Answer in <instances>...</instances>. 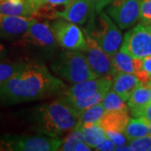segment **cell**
Returning a JSON list of instances; mask_svg holds the SVG:
<instances>
[{
	"label": "cell",
	"mask_w": 151,
	"mask_h": 151,
	"mask_svg": "<svg viewBox=\"0 0 151 151\" xmlns=\"http://www.w3.org/2000/svg\"><path fill=\"white\" fill-rule=\"evenodd\" d=\"M83 32L85 34L87 44V48L84 51L85 56L92 70L97 76V77L104 76H113L116 71L113 68L111 56L103 50L86 29Z\"/></svg>",
	"instance_id": "ba28073f"
},
{
	"label": "cell",
	"mask_w": 151,
	"mask_h": 151,
	"mask_svg": "<svg viewBox=\"0 0 151 151\" xmlns=\"http://www.w3.org/2000/svg\"><path fill=\"white\" fill-rule=\"evenodd\" d=\"M146 26H147V28L150 30V32H151V24H145Z\"/></svg>",
	"instance_id": "ab89813d"
},
{
	"label": "cell",
	"mask_w": 151,
	"mask_h": 151,
	"mask_svg": "<svg viewBox=\"0 0 151 151\" xmlns=\"http://www.w3.org/2000/svg\"><path fill=\"white\" fill-rule=\"evenodd\" d=\"M50 68L55 74L70 83L97 78L82 51L66 50L53 57Z\"/></svg>",
	"instance_id": "3957f363"
},
{
	"label": "cell",
	"mask_w": 151,
	"mask_h": 151,
	"mask_svg": "<svg viewBox=\"0 0 151 151\" xmlns=\"http://www.w3.org/2000/svg\"><path fill=\"white\" fill-rule=\"evenodd\" d=\"M129 119V111H110L105 112L98 124L104 131L124 133Z\"/></svg>",
	"instance_id": "2e32d148"
},
{
	"label": "cell",
	"mask_w": 151,
	"mask_h": 151,
	"mask_svg": "<svg viewBox=\"0 0 151 151\" xmlns=\"http://www.w3.org/2000/svg\"><path fill=\"white\" fill-rule=\"evenodd\" d=\"M92 150V148L87 145L84 141H81L78 143L74 148V151H90Z\"/></svg>",
	"instance_id": "d6a6232c"
},
{
	"label": "cell",
	"mask_w": 151,
	"mask_h": 151,
	"mask_svg": "<svg viewBox=\"0 0 151 151\" xmlns=\"http://www.w3.org/2000/svg\"><path fill=\"white\" fill-rule=\"evenodd\" d=\"M110 88H111V86H104L91 95L72 100V101H70L69 103L78 113H80L81 111L85 110L86 108L92 107L94 105H97L98 103H101L104 96L110 90Z\"/></svg>",
	"instance_id": "44dd1931"
},
{
	"label": "cell",
	"mask_w": 151,
	"mask_h": 151,
	"mask_svg": "<svg viewBox=\"0 0 151 151\" xmlns=\"http://www.w3.org/2000/svg\"><path fill=\"white\" fill-rule=\"evenodd\" d=\"M79 113L64 97L54 102L44 103L35 110L36 129L41 134L63 137L74 129Z\"/></svg>",
	"instance_id": "7a4b0ae2"
},
{
	"label": "cell",
	"mask_w": 151,
	"mask_h": 151,
	"mask_svg": "<svg viewBox=\"0 0 151 151\" xmlns=\"http://www.w3.org/2000/svg\"><path fill=\"white\" fill-rule=\"evenodd\" d=\"M143 117L145 118L148 121H150L151 122V103L147 106L145 111V113H144Z\"/></svg>",
	"instance_id": "e575fe53"
},
{
	"label": "cell",
	"mask_w": 151,
	"mask_h": 151,
	"mask_svg": "<svg viewBox=\"0 0 151 151\" xmlns=\"http://www.w3.org/2000/svg\"><path fill=\"white\" fill-rule=\"evenodd\" d=\"M150 81H151V80H150Z\"/></svg>",
	"instance_id": "7bdbcfd3"
},
{
	"label": "cell",
	"mask_w": 151,
	"mask_h": 151,
	"mask_svg": "<svg viewBox=\"0 0 151 151\" xmlns=\"http://www.w3.org/2000/svg\"><path fill=\"white\" fill-rule=\"evenodd\" d=\"M62 139L45 134L19 136L7 134L0 138V150L55 151L59 150Z\"/></svg>",
	"instance_id": "277c9868"
},
{
	"label": "cell",
	"mask_w": 151,
	"mask_h": 151,
	"mask_svg": "<svg viewBox=\"0 0 151 151\" xmlns=\"http://www.w3.org/2000/svg\"><path fill=\"white\" fill-rule=\"evenodd\" d=\"M124 134L128 140L149 135V121L144 117L129 119L125 127Z\"/></svg>",
	"instance_id": "d6986e66"
},
{
	"label": "cell",
	"mask_w": 151,
	"mask_h": 151,
	"mask_svg": "<svg viewBox=\"0 0 151 151\" xmlns=\"http://www.w3.org/2000/svg\"><path fill=\"white\" fill-rule=\"evenodd\" d=\"M37 20L35 17L9 15L0 13V32L13 36L23 35Z\"/></svg>",
	"instance_id": "4fadbf2b"
},
{
	"label": "cell",
	"mask_w": 151,
	"mask_h": 151,
	"mask_svg": "<svg viewBox=\"0 0 151 151\" xmlns=\"http://www.w3.org/2000/svg\"><path fill=\"white\" fill-rule=\"evenodd\" d=\"M149 129H150V134H149L150 135V137H151V122L150 121H149Z\"/></svg>",
	"instance_id": "f35d334b"
},
{
	"label": "cell",
	"mask_w": 151,
	"mask_h": 151,
	"mask_svg": "<svg viewBox=\"0 0 151 151\" xmlns=\"http://www.w3.org/2000/svg\"><path fill=\"white\" fill-rule=\"evenodd\" d=\"M0 13L35 18L36 10L28 0H0Z\"/></svg>",
	"instance_id": "e0dca14e"
},
{
	"label": "cell",
	"mask_w": 151,
	"mask_h": 151,
	"mask_svg": "<svg viewBox=\"0 0 151 151\" xmlns=\"http://www.w3.org/2000/svg\"><path fill=\"white\" fill-rule=\"evenodd\" d=\"M146 86L149 88V90H150V100H151V81H150L147 84H146Z\"/></svg>",
	"instance_id": "8d00e7d4"
},
{
	"label": "cell",
	"mask_w": 151,
	"mask_h": 151,
	"mask_svg": "<svg viewBox=\"0 0 151 151\" xmlns=\"http://www.w3.org/2000/svg\"><path fill=\"white\" fill-rule=\"evenodd\" d=\"M106 112L110 111H129L128 105H126L123 98L119 96L114 91H108L101 102Z\"/></svg>",
	"instance_id": "603a6c76"
},
{
	"label": "cell",
	"mask_w": 151,
	"mask_h": 151,
	"mask_svg": "<svg viewBox=\"0 0 151 151\" xmlns=\"http://www.w3.org/2000/svg\"><path fill=\"white\" fill-rule=\"evenodd\" d=\"M76 125L81 127L83 133L84 142L93 149H95L107 136L104 129L98 123L86 125H79L76 124Z\"/></svg>",
	"instance_id": "ffe728a7"
},
{
	"label": "cell",
	"mask_w": 151,
	"mask_h": 151,
	"mask_svg": "<svg viewBox=\"0 0 151 151\" xmlns=\"http://www.w3.org/2000/svg\"><path fill=\"white\" fill-rule=\"evenodd\" d=\"M108 14L122 29L134 26L140 19V0H119L110 4Z\"/></svg>",
	"instance_id": "9c48e42d"
},
{
	"label": "cell",
	"mask_w": 151,
	"mask_h": 151,
	"mask_svg": "<svg viewBox=\"0 0 151 151\" xmlns=\"http://www.w3.org/2000/svg\"><path fill=\"white\" fill-rule=\"evenodd\" d=\"M150 103V90L147 86L142 85L133 92L128 100L129 111L134 118L143 117L147 106Z\"/></svg>",
	"instance_id": "9a60e30c"
},
{
	"label": "cell",
	"mask_w": 151,
	"mask_h": 151,
	"mask_svg": "<svg viewBox=\"0 0 151 151\" xmlns=\"http://www.w3.org/2000/svg\"><path fill=\"white\" fill-rule=\"evenodd\" d=\"M106 135L113 141L116 147L124 145L127 144V138L125 137L124 133L122 132H115V131H105Z\"/></svg>",
	"instance_id": "f1b7e54d"
},
{
	"label": "cell",
	"mask_w": 151,
	"mask_h": 151,
	"mask_svg": "<svg viewBox=\"0 0 151 151\" xmlns=\"http://www.w3.org/2000/svg\"><path fill=\"white\" fill-rule=\"evenodd\" d=\"M112 58L115 71H121L130 74H136L141 67V59L134 58L122 50H118Z\"/></svg>",
	"instance_id": "ac0fdd59"
},
{
	"label": "cell",
	"mask_w": 151,
	"mask_h": 151,
	"mask_svg": "<svg viewBox=\"0 0 151 151\" xmlns=\"http://www.w3.org/2000/svg\"><path fill=\"white\" fill-rule=\"evenodd\" d=\"M65 84L40 63H25L16 74L0 85V104L12 105L63 94Z\"/></svg>",
	"instance_id": "6da1fadb"
},
{
	"label": "cell",
	"mask_w": 151,
	"mask_h": 151,
	"mask_svg": "<svg viewBox=\"0 0 151 151\" xmlns=\"http://www.w3.org/2000/svg\"><path fill=\"white\" fill-rule=\"evenodd\" d=\"M56 40L50 24L48 22H35L22 35L19 44L23 46L33 45L36 47H52Z\"/></svg>",
	"instance_id": "30bf717a"
},
{
	"label": "cell",
	"mask_w": 151,
	"mask_h": 151,
	"mask_svg": "<svg viewBox=\"0 0 151 151\" xmlns=\"http://www.w3.org/2000/svg\"><path fill=\"white\" fill-rule=\"evenodd\" d=\"M71 0H45V4L49 5L57 8V7H64L67 5Z\"/></svg>",
	"instance_id": "1f68e13d"
},
{
	"label": "cell",
	"mask_w": 151,
	"mask_h": 151,
	"mask_svg": "<svg viewBox=\"0 0 151 151\" xmlns=\"http://www.w3.org/2000/svg\"><path fill=\"white\" fill-rule=\"evenodd\" d=\"M4 45L2 43H0V55H2V53L4 52Z\"/></svg>",
	"instance_id": "74e56055"
},
{
	"label": "cell",
	"mask_w": 151,
	"mask_h": 151,
	"mask_svg": "<svg viewBox=\"0 0 151 151\" xmlns=\"http://www.w3.org/2000/svg\"><path fill=\"white\" fill-rule=\"evenodd\" d=\"M148 150H149V151H151V145L150 146L149 148H148Z\"/></svg>",
	"instance_id": "60d3db41"
},
{
	"label": "cell",
	"mask_w": 151,
	"mask_h": 151,
	"mask_svg": "<svg viewBox=\"0 0 151 151\" xmlns=\"http://www.w3.org/2000/svg\"><path fill=\"white\" fill-rule=\"evenodd\" d=\"M96 40L103 50L111 57L119 50L122 44V34L118 25L113 23L108 14L100 12L98 14L97 24L92 29H86Z\"/></svg>",
	"instance_id": "5b68a950"
},
{
	"label": "cell",
	"mask_w": 151,
	"mask_h": 151,
	"mask_svg": "<svg viewBox=\"0 0 151 151\" xmlns=\"http://www.w3.org/2000/svg\"><path fill=\"white\" fill-rule=\"evenodd\" d=\"M32 6L34 7V9L36 10H37L40 8V7H42L44 4H45V0H28Z\"/></svg>",
	"instance_id": "836d02e7"
},
{
	"label": "cell",
	"mask_w": 151,
	"mask_h": 151,
	"mask_svg": "<svg viewBox=\"0 0 151 151\" xmlns=\"http://www.w3.org/2000/svg\"><path fill=\"white\" fill-rule=\"evenodd\" d=\"M116 146L113 144V141L111 140L108 136H106L103 139V140L95 148V150L100 151H110L114 150Z\"/></svg>",
	"instance_id": "f546056e"
},
{
	"label": "cell",
	"mask_w": 151,
	"mask_h": 151,
	"mask_svg": "<svg viewBox=\"0 0 151 151\" xmlns=\"http://www.w3.org/2000/svg\"><path fill=\"white\" fill-rule=\"evenodd\" d=\"M113 76H104L95 79H89L86 81L74 83L69 88H66L63 93V97L68 102L86 97L96 92L104 86H112Z\"/></svg>",
	"instance_id": "7c38bea8"
},
{
	"label": "cell",
	"mask_w": 151,
	"mask_h": 151,
	"mask_svg": "<svg viewBox=\"0 0 151 151\" xmlns=\"http://www.w3.org/2000/svg\"><path fill=\"white\" fill-rule=\"evenodd\" d=\"M140 19L145 24H151V0H140Z\"/></svg>",
	"instance_id": "83f0119b"
},
{
	"label": "cell",
	"mask_w": 151,
	"mask_h": 151,
	"mask_svg": "<svg viewBox=\"0 0 151 151\" xmlns=\"http://www.w3.org/2000/svg\"><path fill=\"white\" fill-rule=\"evenodd\" d=\"M119 0H94V9L97 14L102 12L104 8L108 7L113 3Z\"/></svg>",
	"instance_id": "4dcf8cb0"
},
{
	"label": "cell",
	"mask_w": 151,
	"mask_h": 151,
	"mask_svg": "<svg viewBox=\"0 0 151 151\" xmlns=\"http://www.w3.org/2000/svg\"><path fill=\"white\" fill-rule=\"evenodd\" d=\"M50 27L56 43L61 47L82 52L87 48L85 34L77 24L65 19L57 18L55 19Z\"/></svg>",
	"instance_id": "8992f818"
},
{
	"label": "cell",
	"mask_w": 151,
	"mask_h": 151,
	"mask_svg": "<svg viewBox=\"0 0 151 151\" xmlns=\"http://www.w3.org/2000/svg\"><path fill=\"white\" fill-rule=\"evenodd\" d=\"M114 150H126V151H133L132 147L129 145H124L119 146V147H116Z\"/></svg>",
	"instance_id": "d590c367"
},
{
	"label": "cell",
	"mask_w": 151,
	"mask_h": 151,
	"mask_svg": "<svg viewBox=\"0 0 151 151\" xmlns=\"http://www.w3.org/2000/svg\"><path fill=\"white\" fill-rule=\"evenodd\" d=\"M138 79L145 85L151 80V55L141 59V67L135 74Z\"/></svg>",
	"instance_id": "484cf974"
},
{
	"label": "cell",
	"mask_w": 151,
	"mask_h": 151,
	"mask_svg": "<svg viewBox=\"0 0 151 151\" xmlns=\"http://www.w3.org/2000/svg\"><path fill=\"white\" fill-rule=\"evenodd\" d=\"M105 112L106 111L104 110L103 105L101 103H98L97 105H94L81 111L79 113L78 121L76 124L79 125H86L98 123Z\"/></svg>",
	"instance_id": "7402d4cb"
},
{
	"label": "cell",
	"mask_w": 151,
	"mask_h": 151,
	"mask_svg": "<svg viewBox=\"0 0 151 151\" xmlns=\"http://www.w3.org/2000/svg\"><path fill=\"white\" fill-rule=\"evenodd\" d=\"M129 145L132 147L133 150H148V148L151 145L150 135H146L141 138L129 140Z\"/></svg>",
	"instance_id": "4316f807"
},
{
	"label": "cell",
	"mask_w": 151,
	"mask_h": 151,
	"mask_svg": "<svg viewBox=\"0 0 151 151\" xmlns=\"http://www.w3.org/2000/svg\"><path fill=\"white\" fill-rule=\"evenodd\" d=\"M24 64L22 62H0V85L16 74Z\"/></svg>",
	"instance_id": "d4e9b609"
},
{
	"label": "cell",
	"mask_w": 151,
	"mask_h": 151,
	"mask_svg": "<svg viewBox=\"0 0 151 151\" xmlns=\"http://www.w3.org/2000/svg\"><path fill=\"white\" fill-rule=\"evenodd\" d=\"M93 9L94 4L89 0H71L62 10L57 12L56 19L62 18L82 25L91 20Z\"/></svg>",
	"instance_id": "8fae6325"
},
{
	"label": "cell",
	"mask_w": 151,
	"mask_h": 151,
	"mask_svg": "<svg viewBox=\"0 0 151 151\" xmlns=\"http://www.w3.org/2000/svg\"><path fill=\"white\" fill-rule=\"evenodd\" d=\"M121 50L139 59L151 55V32L145 24L140 22L125 34Z\"/></svg>",
	"instance_id": "52a82bcc"
},
{
	"label": "cell",
	"mask_w": 151,
	"mask_h": 151,
	"mask_svg": "<svg viewBox=\"0 0 151 151\" xmlns=\"http://www.w3.org/2000/svg\"><path fill=\"white\" fill-rule=\"evenodd\" d=\"M143 85L134 74L117 71L113 76L112 90L123 98L124 102L128 101L135 90Z\"/></svg>",
	"instance_id": "5bb4252c"
},
{
	"label": "cell",
	"mask_w": 151,
	"mask_h": 151,
	"mask_svg": "<svg viewBox=\"0 0 151 151\" xmlns=\"http://www.w3.org/2000/svg\"><path fill=\"white\" fill-rule=\"evenodd\" d=\"M89 1H91V2H92V3L94 4V0H89Z\"/></svg>",
	"instance_id": "b9f144b4"
},
{
	"label": "cell",
	"mask_w": 151,
	"mask_h": 151,
	"mask_svg": "<svg viewBox=\"0 0 151 151\" xmlns=\"http://www.w3.org/2000/svg\"><path fill=\"white\" fill-rule=\"evenodd\" d=\"M83 139V133L81 127L76 124L74 129L70 132V134L65 137L64 139H62V144L60 147L59 150L61 151H70L74 150L75 146L80 143Z\"/></svg>",
	"instance_id": "cb8c5ba5"
}]
</instances>
